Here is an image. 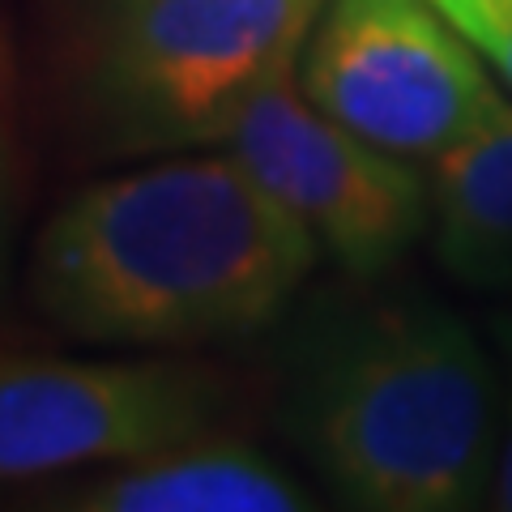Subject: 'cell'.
Wrapping results in <instances>:
<instances>
[{"label": "cell", "mask_w": 512, "mask_h": 512, "mask_svg": "<svg viewBox=\"0 0 512 512\" xmlns=\"http://www.w3.org/2000/svg\"><path fill=\"white\" fill-rule=\"evenodd\" d=\"M320 261L312 231L227 150L90 184L43 222L35 303L107 346L252 338L291 308Z\"/></svg>", "instance_id": "6da1fadb"}, {"label": "cell", "mask_w": 512, "mask_h": 512, "mask_svg": "<svg viewBox=\"0 0 512 512\" xmlns=\"http://www.w3.org/2000/svg\"><path fill=\"white\" fill-rule=\"evenodd\" d=\"M500 384L453 312L380 303L299 359L286 431L325 487L367 512H461L491 495Z\"/></svg>", "instance_id": "7a4b0ae2"}, {"label": "cell", "mask_w": 512, "mask_h": 512, "mask_svg": "<svg viewBox=\"0 0 512 512\" xmlns=\"http://www.w3.org/2000/svg\"><path fill=\"white\" fill-rule=\"evenodd\" d=\"M329 0H107L86 107L111 150H218L256 90L299 69Z\"/></svg>", "instance_id": "3957f363"}, {"label": "cell", "mask_w": 512, "mask_h": 512, "mask_svg": "<svg viewBox=\"0 0 512 512\" xmlns=\"http://www.w3.org/2000/svg\"><path fill=\"white\" fill-rule=\"evenodd\" d=\"M295 77L312 107L410 163L444 154L500 99L487 60L431 0H329Z\"/></svg>", "instance_id": "277c9868"}, {"label": "cell", "mask_w": 512, "mask_h": 512, "mask_svg": "<svg viewBox=\"0 0 512 512\" xmlns=\"http://www.w3.org/2000/svg\"><path fill=\"white\" fill-rule=\"evenodd\" d=\"M218 150L355 278H380L427 235V175L312 107L295 69L252 94Z\"/></svg>", "instance_id": "5b68a950"}, {"label": "cell", "mask_w": 512, "mask_h": 512, "mask_svg": "<svg viewBox=\"0 0 512 512\" xmlns=\"http://www.w3.org/2000/svg\"><path fill=\"white\" fill-rule=\"evenodd\" d=\"M218 384L184 363L0 359V483L205 436Z\"/></svg>", "instance_id": "8992f818"}, {"label": "cell", "mask_w": 512, "mask_h": 512, "mask_svg": "<svg viewBox=\"0 0 512 512\" xmlns=\"http://www.w3.org/2000/svg\"><path fill=\"white\" fill-rule=\"evenodd\" d=\"M47 508L64 512H303L312 500L286 470L244 440L192 436L120 461L94 483L69 487Z\"/></svg>", "instance_id": "52a82bcc"}, {"label": "cell", "mask_w": 512, "mask_h": 512, "mask_svg": "<svg viewBox=\"0 0 512 512\" xmlns=\"http://www.w3.org/2000/svg\"><path fill=\"white\" fill-rule=\"evenodd\" d=\"M427 235L440 269L474 291L512 286V99L427 163Z\"/></svg>", "instance_id": "ba28073f"}, {"label": "cell", "mask_w": 512, "mask_h": 512, "mask_svg": "<svg viewBox=\"0 0 512 512\" xmlns=\"http://www.w3.org/2000/svg\"><path fill=\"white\" fill-rule=\"evenodd\" d=\"M512 90V0H431Z\"/></svg>", "instance_id": "9c48e42d"}, {"label": "cell", "mask_w": 512, "mask_h": 512, "mask_svg": "<svg viewBox=\"0 0 512 512\" xmlns=\"http://www.w3.org/2000/svg\"><path fill=\"white\" fill-rule=\"evenodd\" d=\"M487 504L512 512V380H508L504 410H500V457H495V478H491Z\"/></svg>", "instance_id": "30bf717a"}, {"label": "cell", "mask_w": 512, "mask_h": 512, "mask_svg": "<svg viewBox=\"0 0 512 512\" xmlns=\"http://www.w3.org/2000/svg\"><path fill=\"white\" fill-rule=\"evenodd\" d=\"M13 86H18V60H13V39L0 22V175H5L9 150V116H13Z\"/></svg>", "instance_id": "8fae6325"}]
</instances>
